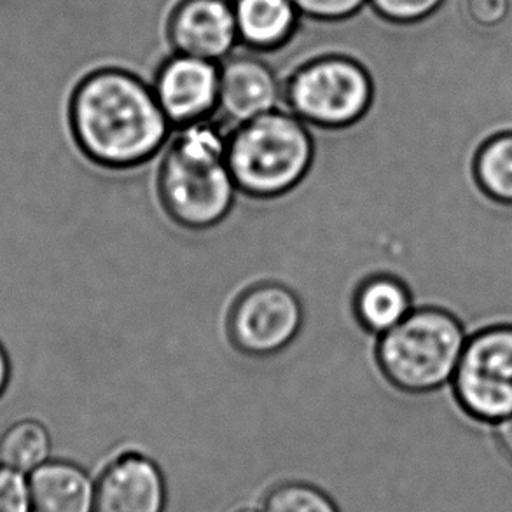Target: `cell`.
Returning <instances> with one entry per match:
<instances>
[{
  "mask_svg": "<svg viewBox=\"0 0 512 512\" xmlns=\"http://www.w3.org/2000/svg\"><path fill=\"white\" fill-rule=\"evenodd\" d=\"M226 158L240 193L271 200L303 182L313 165L315 144L305 121L275 109L236 125L228 135Z\"/></svg>",
  "mask_w": 512,
  "mask_h": 512,
  "instance_id": "obj_3",
  "label": "cell"
},
{
  "mask_svg": "<svg viewBox=\"0 0 512 512\" xmlns=\"http://www.w3.org/2000/svg\"><path fill=\"white\" fill-rule=\"evenodd\" d=\"M177 130L158 173L161 205L182 228L205 231L228 217L238 193L228 135L210 119Z\"/></svg>",
  "mask_w": 512,
  "mask_h": 512,
  "instance_id": "obj_2",
  "label": "cell"
},
{
  "mask_svg": "<svg viewBox=\"0 0 512 512\" xmlns=\"http://www.w3.org/2000/svg\"><path fill=\"white\" fill-rule=\"evenodd\" d=\"M305 322L296 292L275 282L252 285L236 299L228 317L229 340L250 357H271L298 338Z\"/></svg>",
  "mask_w": 512,
  "mask_h": 512,
  "instance_id": "obj_7",
  "label": "cell"
},
{
  "mask_svg": "<svg viewBox=\"0 0 512 512\" xmlns=\"http://www.w3.org/2000/svg\"><path fill=\"white\" fill-rule=\"evenodd\" d=\"M69 119L84 156L109 170H130L153 160L173 128L153 86L114 67L93 70L77 83Z\"/></svg>",
  "mask_w": 512,
  "mask_h": 512,
  "instance_id": "obj_1",
  "label": "cell"
},
{
  "mask_svg": "<svg viewBox=\"0 0 512 512\" xmlns=\"http://www.w3.org/2000/svg\"><path fill=\"white\" fill-rule=\"evenodd\" d=\"M282 90L268 63L256 56H229L221 63L219 111L236 125L278 109Z\"/></svg>",
  "mask_w": 512,
  "mask_h": 512,
  "instance_id": "obj_11",
  "label": "cell"
},
{
  "mask_svg": "<svg viewBox=\"0 0 512 512\" xmlns=\"http://www.w3.org/2000/svg\"><path fill=\"white\" fill-rule=\"evenodd\" d=\"M495 437H497V444L500 450L512 462V415L504 418L502 422L495 423Z\"/></svg>",
  "mask_w": 512,
  "mask_h": 512,
  "instance_id": "obj_22",
  "label": "cell"
},
{
  "mask_svg": "<svg viewBox=\"0 0 512 512\" xmlns=\"http://www.w3.org/2000/svg\"><path fill=\"white\" fill-rule=\"evenodd\" d=\"M167 32L175 53L208 62L228 60L240 44L233 0H180Z\"/></svg>",
  "mask_w": 512,
  "mask_h": 512,
  "instance_id": "obj_9",
  "label": "cell"
},
{
  "mask_svg": "<svg viewBox=\"0 0 512 512\" xmlns=\"http://www.w3.org/2000/svg\"><path fill=\"white\" fill-rule=\"evenodd\" d=\"M301 16L317 21H343L359 13L369 0H292Z\"/></svg>",
  "mask_w": 512,
  "mask_h": 512,
  "instance_id": "obj_19",
  "label": "cell"
},
{
  "mask_svg": "<svg viewBox=\"0 0 512 512\" xmlns=\"http://www.w3.org/2000/svg\"><path fill=\"white\" fill-rule=\"evenodd\" d=\"M443 4L444 0H369V6L373 7L383 20L399 25H411L427 20Z\"/></svg>",
  "mask_w": 512,
  "mask_h": 512,
  "instance_id": "obj_18",
  "label": "cell"
},
{
  "mask_svg": "<svg viewBox=\"0 0 512 512\" xmlns=\"http://www.w3.org/2000/svg\"><path fill=\"white\" fill-rule=\"evenodd\" d=\"M474 177L490 200L512 205V132L493 135L479 147Z\"/></svg>",
  "mask_w": 512,
  "mask_h": 512,
  "instance_id": "obj_15",
  "label": "cell"
},
{
  "mask_svg": "<svg viewBox=\"0 0 512 512\" xmlns=\"http://www.w3.org/2000/svg\"><path fill=\"white\" fill-rule=\"evenodd\" d=\"M235 512H259V511H254V509H249V507H245V509H238V511H235Z\"/></svg>",
  "mask_w": 512,
  "mask_h": 512,
  "instance_id": "obj_24",
  "label": "cell"
},
{
  "mask_svg": "<svg viewBox=\"0 0 512 512\" xmlns=\"http://www.w3.org/2000/svg\"><path fill=\"white\" fill-rule=\"evenodd\" d=\"M460 320L446 310H411L390 331L381 334L376 360L383 376L409 394H427L453 380L464 352Z\"/></svg>",
  "mask_w": 512,
  "mask_h": 512,
  "instance_id": "obj_4",
  "label": "cell"
},
{
  "mask_svg": "<svg viewBox=\"0 0 512 512\" xmlns=\"http://www.w3.org/2000/svg\"><path fill=\"white\" fill-rule=\"evenodd\" d=\"M167 486L151 458L128 451L112 460L100 476L93 512H163Z\"/></svg>",
  "mask_w": 512,
  "mask_h": 512,
  "instance_id": "obj_10",
  "label": "cell"
},
{
  "mask_svg": "<svg viewBox=\"0 0 512 512\" xmlns=\"http://www.w3.org/2000/svg\"><path fill=\"white\" fill-rule=\"evenodd\" d=\"M284 98L306 125L343 130L366 118L374 100L373 77L350 56H319L292 74Z\"/></svg>",
  "mask_w": 512,
  "mask_h": 512,
  "instance_id": "obj_5",
  "label": "cell"
},
{
  "mask_svg": "<svg viewBox=\"0 0 512 512\" xmlns=\"http://www.w3.org/2000/svg\"><path fill=\"white\" fill-rule=\"evenodd\" d=\"M467 14L476 25L495 28L506 21L511 2L509 0H465Z\"/></svg>",
  "mask_w": 512,
  "mask_h": 512,
  "instance_id": "obj_21",
  "label": "cell"
},
{
  "mask_svg": "<svg viewBox=\"0 0 512 512\" xmlns=\"http://www.w3.org/2000/svg\"><path fill=\"white\" fill-rule=\"evenodd\" d=\"M261 512H340L326 493L306 483H284L273 488Z\"/></svg>",
  "mask_w": 512,
  "mask_h": 512,
  "instance_id": "obj_17",
  "label": "cell"
},
{
  "mask_svg": "<svg viewBox=\"0 0 512 512\" xmlns=\"http://www.w3.org/2000/svg\"><path fill=\"white\" fill-rule=\"evenodd\" d=\"M221 63L175 53L154 76L153 91L173 128L210 119L219 109Z\"/></svg>",
  "mask_w": 512,
  "mask_h": 512,
  "instance_id": "obj_8",
  "label": "cell"
},
{
  "mask_svg": "<svg viewBox=\"0 0 512 512\" xmlns=\"http://www.w3.org/2000/svg\"><path fill=\"white\" fill-rule=\"evenodd\" d=\"M51 437L42 423L23 420L0 436V462L18 472H34L48 462Z\"/></svg>",
  "mask_w": 512,
  "mask_h": 512,
  "instance_id": "obj_16",
  "label": "cell"
},
{
  "mask_svg": "<svg viewBox=\"0 0 512 512\" xmlns=\"http://www.w3.org/2000/svg\"><path fill=\"white\" fill-rule=\"evenodd\" d=\"M240 42L254 51H277L298 32L301 13L292 0H233Z\"/></svg>",
  "mask_w": 512,
  "mask_h": 512,
  "instance_id": "obj_13",
  "label": "cell"
},
{
  "mask_svg": "<svg viewBox=\"0 0 512 512\" xmlns=\"http://www.w3.org/2000/svg\"><path fill=\"white\" fill-rule=\"evenodd\" d=\"M35 512H93L95 490L90 476L69 462H46L30 476Z\"/></svg>",
  "mask_w": 512,
  "mask_h": 512,
  "instance_id": "obj_12",
  "label": "cell"
},
{
  "mask_svg": "<svg viewBox=\"0 0 512 512\" xmlns=\"http://www.w3.org/2000/svg\"><path fill=\"white\" fill-rule=\"evenodd\" d=\"M353 313L366 331L381 336L411 313V294L399 278L373 275L357 287Z\"/></svg>",
  "mask_w": 512,
  "mask_h": 512,
  "instance_id": "obj_14",
  "label": "cell"
},
{
  "mask_svg": "<svg viewBox=\"0 0 512 512\" xmlns=\"http://www.w3.org/2000/svg\"><path fill=\"white\" fill-rule=\"evenodd\" d=\"M451 383L465 413L479 422L511 416L512 326L488 327L467 340Z\"/></svg>",
  "mask_w": 512,
  "mask_h": 512,
  "instance_id": "obj_6",
  "label": "cell"
},
{
  "mask_svg": "<svg viewBox=\"0 0 512 512\" xmlns=\"http://www.w3.org/2000/svg\"><path fill=\"white\" fill-rule=\"evenodd\" d=\"M9 381V360H7L6 350L0 345V395L4 394Z\"/></svg>",
  "mask_w": 512,
  "mask_h": 512,
  "instance_id": "obj_23",
  "label": "cell"
},
{
  "mask_svg": "<svg viewBox=\"0 0 512 512\" xmlns=\"http://www.w3.org/2000/svg\"><path fill=\"white\" fill-rule=\"evenodd\" d=\"M30 485L20 472L0 465V512H32Z\"/></svg>",
  "mask_w": 512,
  "mask_h": 512,
  "instance_id": "obj_20",
  "label": "cell"
}]
</instances>
